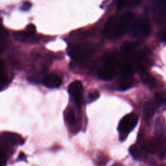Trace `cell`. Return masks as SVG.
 I'll return each instance as SVG.
<instances>
[{
  "instance_id": "52a82bcc",
  "label": "cell",
  "mask_w": 166,
  "mask_h": 166,
  "mask_svg": "<svg viewBox=\"0 0 166 166\" xmlns=\"http://www.w3.org/2000/svg\"><path fill=\"white\" fill-rule=\"evenodd\" d=\"M68 92L73 97L76 104L80 106L83 101V86L81 81H75L71 83L68 87Z\"/></svg>"
},
{
  "instance_id": "7a4b0ae2",
  "label": "cell",
  "mask_w": 166,
  "mask_h": 166,
  "mask_svg": "<svg viewBox=\"0 0 166 166\" xmlns=\"http://www.w3.org/2000/svg\"><path fill=\"white\" fill-rule=\"evenodd\" d=\"M96 47L92 43H83L72 46L68 50L69 56L77 60H84L95 52Z\"/></svg>"
},
{
  "instance_id": "5b68a950",
  "label": "cell",
  "mask_w": 166,
  "mask_h": 166,
  "mask_svg": "<svg viewBox=\"0 0 166 166\" xmlns=\"http://www.w3.org/2000/svg\"><path fill=\"white\" fill-rule=\"evenodd\" d=\"M23 140L17 134L12 132H3L0 135V149L6 152L7 149L18 146L23 144Z\"/></svg>"
},
{
  "instance_id": "8992f818",
  "label": "cell",
  "mask_w": 166,
  "mask_h": 166,
  "mask_svg": "<svg viewBox=\"0 0 166 166\" xmlns=\"http://www.w3.org/2000/svg\"><path fill=\"white\" fill-rule=\"evenodd\" d=\"M115 71L112 58L108 57L105 59L103 66L98 71V77L103 81H110L114 77Z\"/></svg>"
},
{
  "instance_id": "9c48e42d",
  "label": "cell",
  "mask_w": 166,
  "mask_h": 166,
  "mask_svg": "<svg viewBox=\"0 0 166 166\" xmlns=\"http://www.w3.org/2000/svg\"><path fill=\"white\" fill-rule=\"evenodd\" d=\"M164 145V141L160 138H155L147 140L142 145V149L148 153L154 154L161 149Z\"/></svg>"
},
{
  "instance_id": "4fadbf2b",
  "label": "cell",
  "mask_w": 166,
  "mask_h": 166,
  "mask_svg": "<svg viewBox=\"0 0 166 166\" xmlns=\"http://www.w3.org/2000/svg\"><path fill=\"white\" fill-rule=\"evenodd\" d=\"M158 107H159V105L156 104L154 101L152 102H146L144 107V114L146 120L151 119V118L153 117Z\"/></svg>"
},
{
  "instance_id": "7402d4cb",
  "label": "cell",
  "mask_w": 166,
  "mask_h": 166,
  "mask_svg": "<svg viewBox=\"0 0 166 166\" xmlns=\"http://www.w3.org/2000/svg\"><path fill=\"white\" fill-rule=\"evenodd\" d=\"M7 153L0 149V166H5L7 164Z\"/></svg>"
},
{
  "instance_id": "484cf974",
  "label": "cell",
  "mask_w": 166,
  "mask_h": 166,
  "mask_svg": "<svg viewBox=\"0 0 166 166\" xmlns=\"http://www.w3.org/2000/svg\"><path fill=\"white\" fill-rule=\"evenodd\" d=\"M165 157V150L164 149V151H163L161 153V154H160V158H161V159H164Z\"/></svg>"
},
{
  "instance_id": "e0dca14e",
  "label": "cell",
  "mask_w": 166,
  "mask_h": 166,
  "mask_svg": "<svg viewBox=\"0 0 166 166\" xmlns=\"http://www.w3.org/2000/svg\"><path fill=\"white\" fill-rule=\"evenodd\" d=\"M141 2V0H119L118 1V9H121L125 6L134 7L138 5Z\"/></svg>"
},
{
  "instance_id": "2e32d148",
  "label": "cell",
  "mask_w": 166,
  "mask_h": 166,
  "mask_svg": "<svg viewBox=\"0 0 166 166\" xmlns=\"http://www.w3.org/2000/svg\"><path fill=\"white\" fill-rule=\"evenodd\" d=\"M129 152H130V155L132 156V158L134 160H141L144 157L143 154L141 153V151L139 149V148L135 145H132L130 147Z\"/></svg>"
},
{
  "instance_id": "ba28073f",
  "label": "cell",
  "mask_w": 166,
  "mask_h": 166,
  "mask_svg": "<svg viewBox=\"0 0 166 166\" xmlns=\"http://www.w3.org/2000/svg\"><path fill=\"white\" fill-rule=\"evenodd\" d=\"M154 17L159 25H163L165 22V0H154Z\"/></svg>"
},
{
  "instance_id": "44dd1931",
  "label": "cell",
  "mask_w": 166,
  "mask_h": 166,
  "mask_svg": "<svg viewBox=\"0 0 166 166\" xmlns=\"http://www.w3.org/2000/svg\"><path fill=\"white\" fill-rule=\"evenodd\" d=\"M154 101L155 102V103L157 104L159 106L163 104L164 102H165V101L164 95L160 93H156L154 96Z\"/></svg>"
},
{
  "instance_id": "ac0fdd59",
  "label": "cell",
  "mask_w": 166,
  "mask_h": 166,
  "mask_svg": "<svg viewBox=\"0 0 166 166\" xmlns=\"http://www.w3.org/2000/svg\"><path fill=\"white\" fill-rule=\"evenodd\" d=\"M15 40L19 42H26L30 38L31 35H29L26 31L22 32V31H18V32H15L13 35Z\"/></svg>"
},
{
  "instance_id": "4316f807",
  "label": "cell",
  "mask_w": 166,
  "mask_h": 166,
  "mask_svg": "<svg viewBox=\"0 0 166 166\" xmlns=\"http://www.w3.org/2000/svg\"><path fill=\"white\" fill-rule=\"evenodd\" d=\"M114 166H118L117 165H114Z\"/></svg>"
},
{
  "instance_id": "8fae6325",
  "label": "cell",
  "mask_w": 166,
  "mask_h": 166,
  "mask_svg": "<svg viewBox=\"0 0 166 166\" xmlns=\"http://www.w3.org/2000/svg\"><path fill=\"white\" fill-rule=\"evenodd\" d=\"M130 75L122 74V77L118 82L119 89L121 91H125L129 90L133 86L134 82Z\"/></svg>"
},
{
  "instance_id": "d6986e66",
  "label": "cell",
  "mask_w": 166,
  "mask_h": 166,
  "mask_svg": "<svg viewBox=\"0 0 166 166\" xmlns=\"http://www.w3.org/2000/svg\"><path fill=\"white\" fill-rule=\"evenodd\" d=\"M66 118L67 120L68 123L71 125H74L76 123V117L74 111V110L71 108H68L66 114Z\"/></svg>"
},
{
  "instance_id": "603a6c76",
  "label": "cell",
  "mask_w": 166,
  "mask_h": 166,
  "mask_svg": "<svg viewBox=\"0 0 166 166\" xmlns=\"http://www.w3.org/2000/svg\"><path fill=\"white\" fill-rule=\"evenodd\" d=\"M26 32L31 36L33 35L36 33V27H35V26L34 25H33V24H29L27 27Z\"/></svg>"
},
{
  "instance_id": "30bf717a",
  "label": "cell",
  "mask_w": 166,
  "mask_h": 166,
  "mask_svg": "<svg viewBox=\"0 0 166 166\" xmlns=\"http://www.w3.org/2000/svg\"><path fill=\"white\" fill-rule=\"evenodd\" d=\"M43 84L47 88H57L62 84V79L58 75L51 74L44 78Z\"/></svg>"
},
{
  "instance_id": "7c38bea8",
  "label": "cell",
  "mask_w": 166,
  "mask_h": 166,
  "mask_svg": "<svg viewBox=\"0 0 166 166\" xmlns=\"http://www.w3.org/2000/svg\"><path fill=\"white\" fill-rule=\"evenodd\" d=\"M138 44L134 42H126L121 47L120 52L123 57H128L138 47Z\"/></svg>"
},
{
  "instance_id": "cb8c5ba5",
  "label": "cell",
  "mask_w": 166,
  "mask_h": 166,
  "mask_svg": "<svg viewBox=\"0 0 166 166\" xmlns=\"http://www.w3.org/2000/svg\"><path fill=\"white\" fill-rule=\"evenodd\" d=\"M31 6H32V5H31V3L29 2H26L24 3H23V4L21 5V9L22 11H28L30 8L31 7Z\"/></svg>"
},
{
  "instance_id": "9a60e30c",
  "label": "cell",
  "mask_w": 166,
  "mask_h": 166,
  "mask_svg": "<svg viewBox=\"0 0 166 166\" xmlns=\"http://www.w3.org/2000/svg\"><path fill=\"white\" fill-rule=\"evenodd\" d=\"M8 84V77L2 62L0 61V91L4 89Z\"/></svg>"
},
{
  "instance_id": "ffe728a7",
  "label": "cell",
  "mask_w": 166,
  "mask_h": 166,
  "mask_svg": "<svg viewBox=\"0 0 166 166\" xmlns=\"http://www.w3.org/2000/svg\"><path fill=\"white\" fill-rule=\"evenodd\" d=\"M99 97V92L97 90H92L88 94V101L89 102H93L97 100Z\"/></svg>"
},
{
  "instance_id": "d4e9b609",
  "label": "cell",
  "mask_w": 166,
  "mask_h": 166,
  "mask_svg": "<svg viewBox=\"0 0 166 166\" xmlns=\"http://www.w3.org/2000/svg\"><path fill=\"white\" fill-rule=\"evenodd\" d=\"M108 159L105 157H102L99 159V161L98 162V165L99 166H105L107 163Z\"/></svg>"
},
{
  "instance_id": "277c9868",
  "label": "cell",
  "mask_w": 166,
  "mask_h": 166,
  "mask_svg": "<svg viewBox=\"0 0 166 166\" xmlns=\"http://www.w3.org/2000/svg\"><path fill=\"white\" fill-rule=\"evenodd\" d=\"M151 27L147 18H139L134 21L130 28L131 33L134 37H147L151 33Z\"/></svg>"
},
{
  "instance_id": "3957f363",
  "label": "cell",
  "mask_w": 166,
  "mask_h": 166,
  "mask_svg": "<svg viewBox=\"0 0 166 166\" xmlns=\"http://www.w3.org/2000/svg\"><path fill=\"white\" fill-rule=\"evenodd\" d=\"M138 122V117L134 113L126 115L122 118L117 127L121 141H124L126 138L129 133L136 127Z\"/></svg>"
},
{
  "instance_id": "6da1fadb",
  "label": "cell",
  "mask_w": 166,
  "mask_h": 166,
  "mask_svg": "<svg viewBox=\"0 0 166 166\" xmlns=\"http://www.w3.org/2000/svg\"><path fill=\"white\" fill-rule=\"evenodd\" d=\"M134 16L132 12H126L117 17L110 18L104 28L103 34L111 39L121 37L129 27Z\"/></svg>"
},
{
  "instance_id": "5bb4252c",
  "label": "cell",
  "mask_w": 166,
  "mask_h": 166,
  "mask_svg": "<svg viewBox=\"0 0 166 166\" xmlns=\"http://www.w3.org/2000/svg\"><path fill=\"white\" fill-rule=\"evenodd\" d=\"M141 82L143 83L145 85L150 87L151 88H157V81L156 78L151 75L150 74L145 73V72H142L141 75Z\"/></svg>"
}]
</instances>
